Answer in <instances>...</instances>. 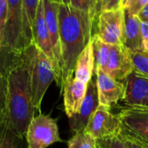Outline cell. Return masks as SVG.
<instances>
[{
    "label": "cell",
    "instance_id": "28",
    "mask_svg": "<svg viewBox=\"0 0 148 148\" xmlns=\"http://www.w3.org/2000/svg\"><path fill=\"white\" fill-rule=\"evenodd\" d=\"M123 8L122 0H101L100 10L101 11L116 10Z\"/></svg>",
    "mask_w": 148,
    "mask_h": 148
},
{
    "label": "cell",
    "instance_id": "5",
    "mask_svg": "<svg viewBox=\"0 0 148 148\" xmlns=\"http://www.w3.org/2000/svg\"><path fill=\"white\" fill-rule=\"evenodd\" d=\"M25 139L28 148H47L54 143L63 141L60 138L56 120L42 114L33 117Z\"/></svg>",
    "mask_w": 148,
    "mask_h": 148
},
{
    "label": "cell",
    "instance_id": "34",
    "mask_svg": "<svg viewBox=\"0 0 148 148\" xmlns=\"http://www.w3.org/2000/svg\"><path fill=\"white\" fill-rule=\"evenodd\" d=\"M128 1H129V0H122V7H123V8L125 7V5L127 3Z\"/></svg>",
    "mask_w": 148,
    "mask_h": 148
},
{
    "label": "cell",
    "instance_id": "19",
    "mask_svg": "<svg viewBox=\"0 0 148 148\" xmlns=\"http://www.w3.org/2000/svg\"><path fill=\"white\" fill-rule=\"evenodd\" d=\"M22 62V51L12 49L5 45L0 46V75L7 76L11 69Z\"/></svg>",
    "mask_w": 148,
    "mask_h": 148
},
{
    "label": "cell",
    "instance_id": "24",
    "mask_svg": "<svg viewBox=\"0 0 148 148\" xmlns=\"http://www.w3.org/2000/svg\"><path fill=\"white\" fill-rule=\"evenodd\" d=\"M96 148H127L125 140L120 135L96 139Z\"/></svg>",
    "mask_w": 148,
    "mask_h": 148
},
{
    "label": "cell",
    "instance_id": "3",
    "mask_svg": "<svg viewBox=\"0 0 148 148\" xmlns=\"http://www.w3.org/2000/svg\"><path fill=\"white\" fill-rule=\"evenodd\" d=\"M22 59L29 71L34 106L36 110L41 114V105L44 95L51 82L56 80L54 66L34 42L22 50Z\"/></svg>",
    "mask_w": 148,
    "mask_h": 148
},
{
    "label": "cell",
    "instance_id": "4",
    "mask_svg": "<svg viewBox=\"0 0 148 148\" xmlns=\"http://www.w3.org/2000/svg\"><path fill=\"white\" fill-rule=\"evenodd\" d=\"M118 114L121 136L124 140L148 147V108L127 107Z\"/></svg>",
    "mask_w": 148,
    "mask_h": 148
},
{
    "label": "cell",
    "instance_id": "33",
    "mask_svg": "<svg viewBox=\"0 0 148 148\" xmlns=\"http://www.w3.org/2000/svg\"><path fill=\"white\" fill-rule=\"evenodd\" d=\"M62 3L67 4V5H70V1L69 0H62Z\"/></svg>",
    "mask_w": 148,
    "mask_h": 148
},
{
    "label": "cell",
    "instance_id": "29",
    "mask_svg": "<svg viewBox=\"0 0 148 148\" xmlns=\"http://www.w3.org/2000/svg\"><path fill=\"white\" fill-rule=\"evenodd\" d=\"M141 36H142V44L144 50L148 51V23L141 22L140 23Z\"/></svg>",
    "mask_w": 148,
    "mask_h": 148
},
{
    "label": "cell",
    "instance_id": "7",
    "mask_svg": "<svg viewBox=\"0 0 148 148\" xmlns=\"http://www.w3.org/2000/svg\"><path fill=\"white\" fill-rule=\"evenodd\" d=\"M95 139H102L121 134L119 114L111 111L110 107L99 105L84 129Z\"/></svg>",
    "mask_w": 148,
    "mask_h": 148
},
{
    "label": "cell",
    "instance_id": "20",
    "mask_svg": "<svg viewBox=\"0 0 148 148\" xmlns=\"http://www.w3.org/2000/svg\"><path fill=\"white\" fill-rule=\"evenodd\" d=\"M0 148H28L23 139L16 136L5 124L0 126Z\"/></svg>",
    "mask_w": 148,
    "mask_h": 148
},
{
    "label": "cell",
    "instance_id": "23",
    "mask_svg": "<svg viewBox=\"0 0 148 148\" xmlns=\"http://www.w3.org/2000/svg\"><path fill=\"white\" fill-rule=\"evenodd\" d=\"M69 1L71 6L89 13L95 17V19L98 17L101 12L98 0H69Z\"/></svg>",
    "mask_w": 148,
    "mask_h": 148
},
{
    "label": "cell",
    "instance_id": "17",
    "mask_svg": "<svg viewBox=\"0 0 148 148\" xmlns=\"http://www.w3.org/2000/svg\"><path fill=\"white\" fill-rule=\"evenodd\" d=\"M95 74V56L92 40L82 50L76 60L74 76L85 82L88 83L93 75Z\"/></svg>",
    "mask_w": 148,
    "mask_h": 148
},
{
    "label": "cell",
    "instance_id": "16",
    "mask_svg": "<svg viewBox=\"0 0 148 148\" xmlns=\"http://www.w3.org/2000/svg\"><path fill=\"white\" fill-rule=\"evenodd\" d=\"M125 16V40L124 45L129 50H144L140 29L141 21L138 16L129 14L124 9Z\"/></svg>",
    "mask_w": 148,
    "mask_h": 148
},
{
    "label": "cell",
    "instance_id": "15",
    "mask_svg": "<svg viewBox=\"0 0 148 148\" xmlns=\"http://www.w3.org/2000/svg\"><path fill=\"white\" fill-rule=\"evenodd\" d=\"M33 42L51 61L54 66L55 73H56V58L54 56V52H53V49H52L51 42H50V37H49V30H48L45 17H44L42 0H41L38 4L35 22L33 25Z\"/></svg>",
    "mask_w": 148,
    "mask_h": 148
},
{
    "label": "cell",
    "instance_id": "10",
    "mask_svg": "<svg viewBox=\"0 0 148 148\" xmlns=\"http://www.w3.org/2000/svg\"><path fill=\"white\" fill-rule=\"evenodd\" d=\"M134 70L129 49L124 44H111L109 56L102 71L111 78L123 82Z\"/></svg>",
    "mask_w": 148,
    "mask_h": 148
},
{
    "label": "cell",
    "instance_id": "13",
    "mask_svg": "<svg viewBox=\"0 0 148 148\" xmlns=\"http://www.w3.org/2000/svg\"><path fill=\"white\" fill-rule=\"evenodd\" d=\"M125 93L122 101L127 107H140L148 94V76L134 70L123 81Z\"/></svg>",
    "mask_w": 148,
    "mask_h": 148
},
{
    "label": "cell",
    "instance_id": "26",
    "mask_svg": "<svg viewBox=\"0 0 148 148\" xmlns=\"http://www.w3.org/2000/svg\"><path fill=\"white\" fill-rule=\"evenodd\" d=\"M7 0H0V46L3 45L4 29L7 21Z\"/></svg>",
    "mask_w": 148,
    "mask_h": 148
},
{
    "label": "cell",
    "instance_id": "12",
    "mask_svg": "<svg viewBox=\"0 0 148 148\" xmlns=\"http://www.w3.org/2000/svg\"><path fill=\"white\" fill-rule=\"evenodd\" d=\"M95 74L96 75L100 105L111 108L123 99L125 93V85L123 82L111 78L100 69H95Z\"/></svg>",
    "mask_w": 148,
    "mask_h": 148
},
{
    "label": "cell",
    "instance_id": "30",
    "mask_svg": "<svg viewBox=\"0 0 148 148\" xmlns=\"http://www.w3.org/2000/svg\"><path fill=\"white\" fill-rule=\"evenodd\" d=\"M138 17L141 22L148 23V3L140 11V13L138 14Z\"/></svg>",
    "mask_w": 148,
    "mask_h": 148
},
{
    "label": "cell",
    "instance_id": "21",
    "mask_svg": "<svg viewBox=\"0 0 148 148\" xmlns=\"http://www.w3.org/2000/svg\"><path fill=\"white\" fill-rule=\"evenodd\" d=\"M68 148H96V139L82 130L68 140Z\"/></svg>",
    "mask_w": 148,
    "mask_h": 148
},
{
    "label": "cell",
    "instance_id": "22",
    "mask_svg": "<svg viewBox=\"0 0 148 148\" xmlns=\"http://www.w3.org/2000/svg\"><path fill=\"white\" fill-rule=\"evenodd\" d=\"M134 69L148 76V51L129 50Z\"/></svg>",
    "mask_w": 148,
    "mask_h": 148
},
{
    "label": "cell",
    "instance_id": "25",
    "mask_svg": "<svg viewBox=\"0 0 148 148\" xmlns=\"http://www.w3.org/2000/svg\"><path fill=\"white\" fill-rule=\"evenodd\" d=\"M7 101V76L0 75V126L6 120Z\"/></svg>",
    "mask_w": 148,
    "mask_h": 148
},
{
    "label": "cell",
    "instance_id": "11",
    "mask_svg": "<svg viewBox=\"0 0 148 148\" xmlns=\"http://www.w3.org/2000/svg\"><path fill=\"white\" fill-rule=\"evenodd\" d=\"M99 105L100 102L98 97L96 75L94 74L88 83L86 95L78 113L69 118V127L71 130L75 133L84 130L89 121L90 117Z\"/></svg>",
    "mask_w": 148,
    "mask_h": 148
},
{
    "label": "cell",
    "instance_id": "6",
    "mask_svg": "<svg viewBox=\"0 0 148 148\" xmlns=\"http://www.w3.org/2000/svg\"><path fill=\"white\" fill-rule=\"evenodd\" d=\"M100 40L108 44H124V8L116 10L101 11L97 17V32Z\"/></svg>",
    "mask_w": 148,
    "mask_h": 148
},
{
    "label": "cell",
    "instance_id": "1",
    "mask_svg": "<svg viewBox=\"0 0 148 148\" xmlns=\"http://www.w3.org/2000/svg\"><path fill=\"white\" fill-rule=\"evenodd\" d=\"M95 21L86 11L63 3L58 5L63 86L67 79L74 75L76 60L92 39Z\"/></svg>",
    "mask_w": 148,
    "mask_h": 148
},
{
    "label": "cell",
    "instance_id": "35",
    "mask_svg": "<svg viewBox=\"0 0 148 148\" xmlns=\"http://www.w3.org/2000/svg\"><path fill=\"white\" fill-rule=\"evenodd\" d=\"M53 2H56V3H62V0H52Z\"/></svg>",
    "mask_w": 148,
    "mask_h": 148
},
{
    "label": "cell",
    "instance_id": "14",
    "mask_svg": "<svg viewBox=\"0 0 148 148\" xmlns=\"http://www.w3.org/2000/svg\"><path fill=\"white\" fill-rule=\"evenodd\" d=\"M88 83H85L74 75L68 78L62 88L64 110L67 116L71 118L76 114L85 97Z\"/></svg>",
    "mask_w": 148,
    "mask_h": 148
},
{
    "label": "cell",
    "instance_id": "36",
    "mask_svg": "<svg viewBox=\"0 0 148 148\" xmlns=\"http://www.w3.org/2000/svg\"><path fill=\"white\" fill-rule=\"evenodd\" d=\"M98 3H99V5H101V0H98Z\"/></svg>",
    "mask_w": 148,
    "mask_h": 148
},
{
    "label": "cell",
    "instance_id": "32",
    "mask_svg": "<svg viewBox=\"0 0 148 148\" xmlns=\"http://www.w3.org/2000/svg\"><path fill=\"white\" fill-rule=\"evenodd\" d=\"M140 107H142V108H148V94L147 95V97H146V99H145V101H144V102Z\"/></svg>",
    "mask_w": 148,
    "mask_h": 148
},
{
    "label": "cell",
    "instance_id": "8",
    "mask_svg": "<svg viewBox=\"0 0 148 148\" xmlns=\"http://www.w3.org/2000/svg\"><path fill=\"white\" fill-rule=\"evenodd\" d=\"M44 17L49 30L51 46L53 49L54 56L56 62V82L61 88H63L62 82V59L61 52V43L59 36V22H58V3L53 2L52 0H42Z\"/></svg>",
    "mask_w": 148,
    "mask_h": 148
},
{
    "label": "cell",
    "instance_id": "18",
    "mask_svg": "<svg viewBox=\"0 0 148 148\" xmlns=\"http://www.w3.org/2000/svg\"><path fill=\"white\" fill-rule=\"evenodd\" d=\"M41 0H22L23 2V38L24 48L33 42V25L38 4Z\"/></svg>",
    "mask_w": 148,
    "mask_h": 148
},
{
    "label": "cell",
    "instance_id": "2",
    "mask_svg": "<svg viewBox=\"0 0 148 148\" xmlns=\"http://www.w3.org/2000/svg\"><path fill=\"white\" fill-rule=\"evenodd\" d=\"M36 111L29 71L22 62L7 75L5 124L16 136L24 139Z\"/></svg>",
    "mask_w": 148,
    "mask_h": 148
},
{
    "label": "cell",
    "instance_id": "9",
    "mask_svg": "<svg viewBox=\"0 0 148 148\" xmlns=\"http://www.w3.org/2000/svg\"><path fill=\"white\" fill-rule=\"evenodd\" d=\"M7 21L4 29L3 45L22 51L24 49L23 38V2L7 0Z\"/></svg>",
    "mask_w": 148,
    "mask_h": 148
},
{
    "label": "cell",
    "instance_id": "31",
    "mask_svg": "<svg viewBox=\"0 0 148 148\" xmlns=\"http://www.w3.org/2000/svg\"><path fill=\"white\" fill-rule=\"evenodd\" d=\"M125 140L127 148H148L146 147H143V146H140V145H138V144H135V143L129 141V140Z\"/></svg>",
    "mask_w": 148,
    "mask_h": 148
},
{
    "label": "cell",
    "instance_id": "27",
    "mask_svg": "<svg viewBox=\"0 0 148 148\" xmlns=\"http://www.w3.org/2000/svg\"><path fill=\"white\" fill-rule=\"evenodd\" d=\"M148 3V0H129L124 9L131 15L138 16L140 11Z\"/></svg>",
    "mask_w": 148,
    "mask_h": 148
}]
</instances>
